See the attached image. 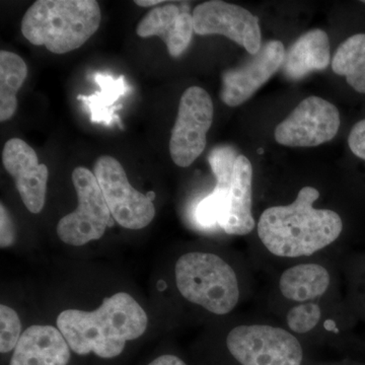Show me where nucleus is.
<instances>
[{"instance_id":"obj_7","label":"nucleus","mask_w":365,"mask_h":365,"mask_svg":"<svg viewBox=\"0 0 365 365\" xmlns=\"http://www.w3.org/2000/svg\"><path fill=\"white\" fill-rule=\"evenodd\" d=\"M93 174L105 197L112 217L120 227L139 230L148 227L155 218V193L144 195L134 189L126 172L116 158L103 155L93 167Z\"/></svg>"},{"instance_id":"obj_22","label":"nucleus","mask_w":365,"mask_h":365,"mask_svg":"<svg viewBox=\"0 0 365 365\" xmlns=\"http://www.w3.org/2000/svg\"><path fill=\"white\" fill-rule=\"evenodd\" d=\"M324 318V309L319 302L294 304L285 314L287 329L297 335H306L316 331Z\"/></svg>"},{"instance_id":"obj_23","label":"nucleus","mask_w":365,"mask_h":365,"mask_svg":"<svg viewBox=\"0 0 365 365\" xmlns=\"http://www.w3.org/2000/svg\"><path fill=\"white\" fill-rule=\"evenodd\" d=\"M0 352L6 354L14 351L23 334L20 317L13 307L0 306Z\"/></svg>"},{"instance_id":"obj_24","label":"nucleus","mask_w":365,"mask_h":365,"mask_svg":"<svg viewBox=\"0 0 365 365\" xmlns=\"http://www.w3.org/2000/svg\"><path fill=\"white\" fill-rule=\"evenodd\" d=\"M347 143L352 155L365 163V117L353 125L348 134Z\"/></svg>"},{"instance_id":"obj_5","label":"nucleus","mask_w":365,"mask_h":365,"mask_svg":"<svg viewBox=\"0 0 365 365\" xmlns=\"http://www.w3.org/2000/svg\"><path fill=\"white\" fill-rule=\"evenodd\" d=\"M228 352L241 365H302L304 348L294 334L269 324H242L227 336Z\"/></svg>"},{"instance_id":"obj_28","label":"nucleus","mask_w":365,"mask_h":365,"mask_svg":"<svg viewBox=\"0 0 365 365\" xmlns=\"http://www.w3.org/2000/svg\"><path fill=\"white\" fill-rule=\"evenodd\" d=\"M360 4L365 6V0H364V1H360Z\"/></svg>"},{"instance_id":"obj_1","label":"nucleus","mask_w":365,"mask_h":365,"mask_svg":"<svg viewBox=\"0 0 365 365\" xmlns=\"http://www.w3.org/2000/svg\"><path fill=\"white\" fill-rule=\"evenodd\" d=\"M321 193L306 186L294 202L266 208L257 222V235L269 254L281 259L314 256L340 239L344 222L339 213L317 208Z\"/></svg>"},{"instance_id":"obj_20","label":"nucleus","mask_w":365,"mask_h":365,"mask_svg":"<svg viewBox=\"0 0 365 365\" xmlns=\"http://www.w3.org/2000/svg\"><path fill=\"white\" fill-rule=\"evenodd\" d=\"M332 71L344 78L356 95L365 97V32H356L346 38L336 50Z\"/></svg>"},{"instance_id":"obj_2","label":"nucleus","mask_w":365,"mask_h":365,"mask_svg":"<svg viewBox=\"0 0 365 365\" xmlns=\"http://www.w3.org/2000/svg\"><path fill=\"white\" fill-rule=\"evenodd\" d=\"M56 324L72 352L112 359L124 351L127 343L145 333L148 316L131 294L119 292L93 311H62Z\"/></svg>"},{"instance_id":"obj_26","label":"nucleus","mask_w":365,"mask_h":365,"mask_svg":"<svg viewBox=\"0 0 365 365\" xmlns=\"http://www.w3.org/2000/svg\"><path fill=\"white\" fill-rule=\"evenodd\" d=\"M148 365H187L180 357L176 355L163 354L157 357Z\"/></svg>"},{"instance_id":"obj_9","label":"nucleus","mask_w":365,"mask_h":365,"mask_svg":"<svg viewBox=\"0 0 365 365\" xmlns=\"http://www.w3.org/2000/svg\"><path fill=\"white\" fill-rule=\"evenodd\" d=\"M341 125L335 105L312 96L304 98L274 131L275 140L289 148H314L332 140Z\"/></svg>"},{"instance_id":"obj_14","label":"nucleus","mask_w":365,"mask_h":365,"mask_svg":"<svg viewBox=\"0 0 365 365\" xmlns=\"http://www.w3.org/2000/svg\"><path fill=\"white\" fill-rule=\"evenodd\" d=\"M252 208L253 167L248 158L239 155L235 160L232 190L217 227L230 235L242 237L251 234L257 225Z\"/></svg>"},{"instance_id":"obj_8","label":"nucleus","mask_w":365,"mask_h":365,"mask_svg":"<svg viewBox=\"0 0 365 365\" xmlns=\"http://www.w3.org/2000/svg\"><path fill=\"white\" fill-rule=\"evenodd\" d=\"M213 115L215 107L207 91L190 86L182 93L169 146L178 167L188 168L202 155Z\"/></svg>"},{"instance_id":"obj_6","label":"nucleus","mask_w":365,"mask_h":365,"mask_svg":"<svg viewBox=\"0 0 365 365\" xmlns=\"http://www.w3.org/2000/svg\"><path fill=\"white\" fill-rule=\"evenodd\" d=\"M71 179L78 195V207L59 220L56 232L64 244L83 247L100 240L106 230L112 227L114 218L93 172L78 167L72 172Z\"/></svg>"},{"instance_id":"obj_19","label":"nucleus","mask_w":365,"mask_h":365,"mask_svg":"<svg viewBox=\"0 0 365 365\" xmlns=\"http://www.w3.org/2000/svg\"><path fill=\"white\" fill-rule=\"evenodd\" d=\"M93 78L100 91L91 96L79 95L78 100L88 107L93 123L105 124L106 126L116 123L120 128L123 129L120 117L115 112L121 109L122 105L116 106L117 102L128 91L124 76L114 78L108 74L96 73Z\"/></svg>"},{"instance_id":"obj_27","label":"nucleus","mask_w":365,"mask_h":365,"mask_svg":"<svg viewBox=\"0 0 365 365\" xmlns=\"http://www.w3.org/2000/svg\"><path fill=\"white\" fill-rule=\"evenodd\" d=\"M134 4L139 6L150 7L158 6V4H165V1H163V0H135Z\"/></svg>"},{"instance_id":"obj_17","label":"nucleus","mask_w":365,"mask_h":365,"mask_svg":"<svg viewBox=\"0 0 365 365\" xmlns=\"http://www.w3.org/2000/svg\"><path fill=\"white\" fill-rule=\"evenodd\" d=\"M332 285V274L323 264L304 262L287 267L281 273L278 289L283 299L292 304L319 302Z\"/></svg>"},{"instance_id":"obj_16","label":"nucleus","mask_w":365,"mask_h":365,"mask_svg":"<svg viewBox=\"0 0 365 365\" xmlns=\"http://www.w3.org/2000/svg\"><path fill=\"white\" fill-rule=\"evenodd\" d=\"M237 157V150L230 145L217 146L209 153L208 162L215 174L216 185L213 191L199 201L194 209V220L204 230H212L217 227L225 212L232 190Z\"/></svg>"},{"instance_id":"obj_3","label":"nucleus","mask_w":365,"mask_h":365,"mask_svg":"<svg viewBox=\"0 0 365 365\" xmlns=\"http://www.w3.org/2000/svg\"><path fill=\"white\" fill-rule=\"evenodd\" d=\"M101 21L100 4L95 0H38L26 11L21 29L33 45L66 54L93 37Z\"/></svg>"},{"instance_id":"obj_10","label":"nucleus","mask_w":365,"mask_h":365,"mask_svg":"<svg viewBox=\"0 0 365 365\" xmlns=\"http://www.w3.org/2000/svg\"><path fill=\"white\" fill-rule=\"evenodd\" d=\"M192 16L197 35L225 36L251 55L260 51L263 44L258 18L244 7L210 0L197 6Z\"/></svg>"},{"instance_id":"obj_4","label":"nucleus","mask_w":365,"mask_h":365,"mask_svg":"<svg viewBox=\"0 0 365 365\" xmlns=\"http://www.w3.org/2000/svg\"><path fill=\"white\" fill-rule=\"evenodd\" d=\"M175 281L187 302L216 316L232 313L241 300V284L234 267L210 252L182 255L175 264Z\"/></svg>"},{"instance_id":"obj_25","label":"nucleus","mask_w":365,"mask_h":365,"mask_svg":"<svg viewBox=\"0 0 365 365\" xmlns=\"http://www.w3.org/2000/svg\"><path fill=\"white\" fill-rule=\"evenodd\" d=\"M16 242L13 218L4 203L0 204V248L6 249Z\"/></svg>"},{"instance_id":"obj_21","label":"nucleus","mask_w":365,"mask_h":365,"mask_svg":"<svg viewBox=\"0 0 365 365\" xmlns=\"http://www.w3.org/2000/svg\"><path fill=\"white\" fill-rule=\"evenodd\" d=\"M28 76V67L16 53L0 52V121L13 118L18 109V91Z\"/></svg>"},{"instance_id":"obj_12","label":"nucleus","mask_w":365,"mask_h":365,"mask_svg":"<svg viewBox=\"0 0 365 365\" xmlns=\"http://www.w3.org/2000/svg\"><path fill=\"white\" fill-rule=\"evenodd\" d=\"M2 163L26 209L33 215L40 213L45 206L49 172L39 163L36 151L20 138L9 139L2 150Z\"/></svg>"},{"instance_id":"obj_13","label":"nucleus","mask_w":365,"mask_h":365,"mask_svg":"<svg viewBox=\"0 0 365 365\" xmlns=\"http://www.w3.org/2000/svg\"><path fill=\"white\" fill-rule=\"evenodd\" d=\"M193 33V16L186 4L158 6L151 9L136 28L139 37H160L173 57L181 56L188 49Z\"/></svg>"},{"instance_id":"obj_18","label":"nucleus","mask_w":365,"mask_h":365,"mask_svg":"<svg viewBox=\"0 0 365 365\" xmlns=\"http://www.w3.org/2000/svg\"><path fill=\"white\" fill-rule=\"evenodd\" d=\"M330 60L328 35L325 31L314 29L300 36L285 51L281 68L290 81H299L311 72L325 71Z\"/></svg>"},{"instance_id":"obj_15","label":"nucleus","mask_w":365,"mask_h":365,"mask_svg":"<svg viewBox=\"0 0 365 365\" xmlns=\"http://www.w3.org/2000/svg\"><path fill=\"white\" fill-rule=\"evenodd\" d=\"M71 349L57 327L33 325L21 334L9 365H67Z\"/></svg>"},{"instance_id":"obj_11","label":"nucleus","mask_w":365,"mask_h":365,"mask_svg":"<svg viewBox=\"0 0 365 365\" xmlns=\"http://www.w3.org/2000/svg\"><path fill=\"white\" fill-rule=\"evenodd\" d=\"M285 48L280 41H269L249 61L222 74L220 98L228 107L244 104L279 71Z\"/></svg>"}]
</instances>
